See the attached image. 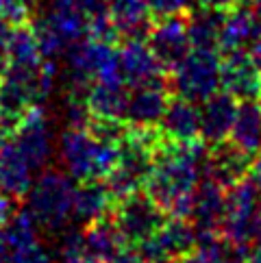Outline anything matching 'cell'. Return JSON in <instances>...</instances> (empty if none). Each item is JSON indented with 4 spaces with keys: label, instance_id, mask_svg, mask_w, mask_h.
<instances>
[{
    "label": "cell",
    "instance_id": "cell-1",
    "mask_svg": "<svg viewBox=\"0 0 261 263\" xmlns=\"http://www.w3.org/2000/svg\"><path fill=\"white\" fill-rule=\"evenodd\" d=\"M207 165L209 150L202 139L183 144L161 139L153 172L144 190L167 215L190 220L194 209V192L207 174Z\"/></svg>",
    "mask_w": 261,
    "mask_h": 263
},
{
    "label": "cell",
    "instance_id": "cell-2",
    "mask_svg": "<svg viewBox=\"0 0 261 263\" xmlns=\"http://www.w3.org/2000/svg\"><path fill=\"white\" fill-rule=\"evenodd\" d=\"M74 196L77 181L65 170L50 167L33 181L26 194V211L40 229L61 233L74 220Z\"/></svg>",
    "mask_w": 261,
    "mask_h": 263
},
{
    "label": "cell",
    "instance_id": "cell-3",
    "mask_svg": "<svg viewBox=\"0 0 261 263\" xmlns=\"http://www.w3.org/2000/svg\"><path fill=\"white\" fill-rule=\"evenodd\" d=\"M59 159L77 183L105 178L120 159V144L105 142L87 128H68L59 139Z\"/></svg>",
    "mask_w": 261,
    "mask_h": 263
},
{
    "label": "cell",
    "instance_id": "cell-4",
    "mask_svg": "<svg viewBox=\"0 0 261 263\" xmlns=\"http://www.w3.org/2000/svg\"><path fill=\"white\" fill-rule=\"evenodd\" d=\"M220 68L222 59L216 50L192 48L188 57L170 72V91H174V96L200 105L218 91Z\"/></svg>",
    "mask_w": 261,
    "mask_h": 263
},
{
    "label": "cell",
    "instance_id": "cell-5",
    "mask_svg": "<svg viewBox=\"0 0 261 263\" xmlns=\"http://www.w3.org/2000/svg\"><path fill=\"white\" fill-rule=\"evenodd\" d=\"M111 218L118 224L128 246H137L139 241L148 239L163 227L167 213L146 192L137 190L114 204Z\"/></svg>",
    "mask_w": 261,
    "mask_h": 263
},
{
    "label": "cell",
    "instance_id": "cell-6",
    "mask_svg": "<svg viewBox=\"0 0 261 263\" xmlns=\"http://www.w3.org/2000/svg\"><path fill=\"white\" fill-rule=\"evenodd\" d=\"M148 48L153 50L163 68L172 72L192 50V42L188 35V20L185 15H167L157 17L153 29L146 37Z\"/></svg>",
    "mask_w": 261,
    "mask_h": 263
},
{
    "label": "cell",
    "instance_id": "cell-7",
    "mask_svg": "<svg viewBox=\"0 0 261 263\" xmlns=\"http://www.w3.org/2000/svg\"><path fill=\"white\" fill-rule=\"evenodd\" d=\"M13 139L17 148L24 153V157L29 159L35 172H40L48 165L52 157V133L48 118H46L42 107L29 109V114L17 122L13 130Z\"/></svg>",
    "mask_w": 261,
    "mask_h": 263
},
{
    "label": "cell",
    "instance_id": "cell-8",
    "mask_svg": "<svg viewBox=\"0 0 261 263\" xmlns=\"http://www.w3.org/2000/svg\"><path fill=\"white\" fill-rule=\"evenodd\" d=\"M220 87H225L235 100L261 98V70L246 50L222 54Z\"/></svg>",
    "mask_w": 261,
    "mask_h": 263
},
{
    "label": "cell",
    "instance_id": "cell-9",
    "mask_svg": "<svg viewBox=\"0 0 261 263\" xmlns=\"http://www.w3.org/2000/svg\"><path fill=\"white\" fill-rule=\"evenodd\" d=\"M170 98V81L133 87V91H128L124 114L126 124L135 128H157Z\"/></svg>",
    "mask_w": 261,
    "mask_h": 263
},
{
    "label": "cell",
    "instance_id": "cell-10",
    "mask_svg": "<svg viewBox=\"0 0 261 263\" xmlns=\"http://www.w3.org/2000/svg\"><path fill=\"white\" fill-rule=\"evenodd\" d=\"M120 63L128 85H151V83L170 81V72L157 61L153 50L142 40H126L120 48Z\"/></svg>",
    "mask_w": 261,
    "mask_h": 263
},
{
    "label": "cell",
    "instance_id": "cell-11",
    "mask_svg": "<svg viewBox=\"0 0 261 263\" xmlns=\"http://www.w3.org/2000/svg\"><path fill=\"white\" fill-rule=\"evenodd\" d=\"M35 170L31 167L29 159L17 148L15 139H7L0 146V194H5L11 200H22L29 194L35 181Z\"/></svg>",
    "mask_w": 261,
    "mask_h": 263
},
{
    "label": "cell",
    "instance_id": "cell-12",
    "mask_svg": "<svg viewBox=\"0 0 261 263\" xmlns=\"http://www.w3.org/2000/svg\"><path fill=\"white\" fill-rule=\"evenodd\" d=\"M198 111H200V139L204 144L213 146L231 137L237 105L229 91H216L213 96L200 102Z\"/></svg>",
    "mask_w": 261,
    "mask_h": 263
},
{
    "label": "cell",
    "instance_id": "cell-13",
    "mask_svg": "<svg viewBox=\"0 0 261 263\" xmlns=\"http://www.w3.org/2000/svg\"><path fill=\"white\" fill-rule=\"evenodd\" d=\"M40 17L52 26L54 33L63 40L65 48L89 37V17L79 0H46V9Z\"/></svg>",
    "mask_w": 261,
    "mask_h": 263
},
{
    "label": "cell",
    "instance_id": "cell-14",
    "mask_svg": "<svg viewBox=\"0 0 261 263\" xmlns=\"http://www.w3.org/2000/svg\"><path fill=\"white\" fill-rule=\"evenodd\" d=\"M225 187L204 176L194 192L192 224L198 233H216L225 222Z\"/></svg>",
    "mask_w": 261,
    "mask_h": 263
},
{
    "label": "cell",
    "instance_id": "cell-15",
    "mask_svg": "<svg viewBox=\"0 0 261 263\" xmlns=\"http://www.w3.org/2000/svg\"><path fill=\"white\" fill-rule=\"evenodd\" d=\"M250 157L246 150H241L233 142H220L213 144L209 150V165H207V176L213 178L222 187H231L250 172Z\"/></svg>",
    "mask_w": 261,
    "mask_h": 263
},
{
    "label": "cell",
    "instance_id": "cell-16",
    "mask_svg": "<svg viewBox=\"0 0 261 263\" xmlns=\"http://www.w3.org/2000/svg\"><path fill=\"white\" fill-rule=\"evenodd\" d=\"M157 128L163 139H170V142L183 144L200 139V111L196 109V102L174 96L167 102L165 114Z\"/></svg>",
    "mask_w": 261,
    "mask_h": 263
},
{
    "label": "cell",
    "instance_id": "cell-17",
    "mask_svg": "<svg viewBox=\"0 0 261 263\" xmlns=\"http://www.w3.org/2000/svg\"><path fill=\"white\" fill-rule=\"evenodd\" d=\"M116 198L107 183L102 178L94 181H83L77 185V196H74V220L72 224L79 227H87V224L105 218L114 211Z\"/></svg>",
    "mask_w": 261,
    "mask_h": 263
},
{
    "label": "cell",
    "instance_id": "cell-18",
    "mask_svg": "<svg viewBox=\"0 0 261 263\" xmlns=\"http://www.w3.org/2000/svg\"><path fill=\"white\" fill-rule=\"evenodd\" d=\"M111 20L118 31V40H142L146 42L155 17L148 11L146 0H109Z\"/></svg>",
    "mask_w": 261,
    "mask_h": 263
},
{
    "label": "cell",
    "instance_id": "cell-19",
    "mask_svg": "<svg viewBox=\"0 0 261 263\" xmlns=\"http://www.w3.org/2000/svg\"><path fill=\"white\" fill-rule=\"evenodd\" d=\"M257 24L253 17V9H250L248 0H241L237 7H233L231 11H227L225 24L220 31V42L218 50L222 54L235 52V50H246V46H250L257 40Z\"/></svg>",
    "mask_w": 261,
    "mask_h": 263
},
{
    "label": "cell",
    "instance_id": "cell-20",
    "mask_svg": "<svg viewBox=\"0 0 261 263\" xmlns=\"http://www.w3.org/2000/svg\"><path fill=\"white\" fill-rule=\"evenodd\" d=\"M83 237H85V257L96 263H107L126 246V239L122 237L111 213L83 227Z\"/></svg>",
    "mask_w": 261,
    "mask_h": 263
},
{
    "label": "cell",
    "instance_id": "cell-21",
    "mask_svg": "<svg viewBox=\"0 0 261 263\" xmlns=\"http://www.w3.org/2000/svg\"><path fill=\"white\" fill-rule=\"evenodd\" d=\"M155 237L163 250L165 261L176 263L194 252L196 241H198V231L188 218H167L163 227L155 233Z\"/></svg>",
    "mask_w": 261,
    "mask_h": 263
},
{
    "label": "cell",
    "instance_id": "cell-22",
    "mask_svg": "<svg viewBox=\"0 0 261 263\" xmlns=\"http://www.w3.org/2000/svg\"><path fill=\"white\" fill-rule=\"evenodd\" d=\"M225 17H227V11L196 5L192 11L185 15L192 48L216 50L218 42H220V31H222V24H225Z\"/></svg>",
    "mask_w": 261,
    "mask_h": 263
},
{
    "label": "cell",
    "instance_id": "cell-23",
    "mask_svg": "<svg viewBox=\"0 0 261 263\" xmlns=\"http://www.w3.org/2000/svg\"><path fill=\"white\" fill-rule=\"evenodd\" d=\"M128 102L126 83H111V81H94L87 93V107L91 116L96 118H120L124 120Z\"/></svg>",
    "mask_w": 261,
    "mask_h": 263
},
{
    "label": "cell",
    "instance_id": "cell-24",
    "mask_svg": "<svg viewBox=\"0 0 261 263\" xmlns=\"http://www.w3.org/2000/svg\"><path fill=\"white\" fill-rule=\"evenodd\" d=\"M231 142L237 144L248 155H257L261 150V102L241 100L237 107L235 122L231 128Z\"/></svg>",
    "mask_w": 261,
    "mask_h": 263
},
{
    "label": "cell",
    "instance_id": "cell-25",
    "mask_svg": "<svg viewBox=\"0 0 261 263\" xmlns=\"http://www.w3.org/2000/svg\"><path fill=\"white\" fill-rule=\"evenodd\" d=\"M44 57L37 46V37L31 22L26 24H17L11 29L9 35V57L7 63H20V65H35L42 63Z\"/></svg>",
    "mask_w": 261,
    "mask_h": 263
},
{
    "label": "cell",
    "instance_id": "cell-26",
    "mask_svg": "<svg viewBox=\"0 0 261 263\" xmlns=\"http://www.w3.org/2000/svg\"><path fill=\"white\" fill-rule=\"evenodd\" d=\"M196 5L198 0H146V7L155 20L167 15H188Z\"/></svg>",
    "mask_w": 261,
    "mask_h": 263
},
{
    "label": "cell",
    "instance_id": "cell-27",
    "mask_svg": "<svg viewBox=\"0 0 261 263\" xmlns=\"http://www.w3.org/2000/svg\"><path fill=\"white\" fill-rule=\"evenodd\" d=\"M13 261H15V263H52L50 255L42 248V243H40V241H37L35 246L26 248L24 252H20V255H15Z\"/></svg>",
    "mask_w": 261,
    "mask_h": 263
},
{
    "label": "cell",
    "instance_id": "cell-28",
    "mask_svg": "<svg viewBox=\"0 0 261 263\" xmlns=\"http://www.w3.org/2000/svg\"><path fill=\"white\" fill-rule=\"evenodd\" d=\"M13 213H15V200L7 198L5 194H0V229L9 222V218H11Z\"/></svg>",
    "mask_w": 261,
    "mask_h": 263
},
{
    "label": "cell",
    "instance_id": "cell-29",
    "mask_svg": "<svg viewBox=\"0 0 261 263\" xmlns=\"http://www.w3.org/2000/svg\"><path fill=\"white\" fill-rule=\"evenodd\" d=\"M107 263H146L144 257L137 250H120L114 259H109Z\"/></svg>",
    "mask_w": 261,
    "mask_h": 263
},
{
    "label": "cell",
    "instance_id": "cell-30",
    "mask_svg": "<svg viewBox=\"0 0 261 263\" xmlns=\"http://www.w3.org/2000/svg\"><path fill=\"white\" fill-rule=\"evenodd\" d=\"M241 0H198V5L202 7H211V9H220V11H231L233 7H237Z\"/></svg>",
    "mask_w": 261,
    "mask_h": 263
},
{
    "label": "cell",
    "instance_id": "cell-31",
    "mask_svg": "<svg viewBox=\"0 0 261 263\" xmlns=\"http://www.w3.org/2000/svg\"><path fill=\"white\" fill-rule=\"evenodd\" d=\"M218 263H246V261H244V255H241V248L231 246V250Z\"/></svg>",
    "mask_w": 261,
    "mask_h": 263
},
{
    "label": "cell",
    "instance_id": "cell-32",
    "mask_svg": "<svg viewBox=\"0 0 261 263\" xmlns=\"http://www.w3.org/2000/svg\"><path fill=\"white\" fill-rule=\"evenodd\" d=\"M250 181H253V185L257 187V194L261 198V159L250 165Z\"/></svg>",
    "mask_w": 261,
    "mask_h": 263
},
{
    "label": "cell",
    "instance_id": "cell-33",
    "mask_svg": "<svg viewBox=\"0 0 261 263\" xmlns=\"http://www.w3.org/2000/svg\"><path fill=\"white\" fill-rule=\"evenodd\" d=\"M248 52H250V57H253V61L257 63V68L261 70V37L250 44V50Z\"/></svg>",
    "mask_w": 261,
    "mask_h": 263
},
{
    "label": "cell",
    "instance_id": "cell-34",
    "mask_svg": "<svg viewBox=\"0 0 261 263\" xmlns=\"http://www.w3.org/2000/svg\"><path fill=\"white\" fill-rule=\"evenodd\" d=\"M250 9H253V17H255V24H257V31L261 35V0H248Z\"/></svg>",
    "mask_w": 261,
    "mask_h": 263
},
{
    "label": "cell",
    "instance_id": "cell-35",
    "mask_svg": "<svg viewBox=\"0 0 261 263\" xmlns=\"http://www.w3.org/2000/svg\"><path fill=\"white\" fill-rule=\"evenodd\" d=\"M257 246L253 248V252H250V257H248V263H261V239L255 241Z\"/></svg>",
    "mask_w": 261,
    "mask_h": 263
},
{
    "label": "cell",
    "instance_id": "cell-36",
    "mask_svg": "<svg viewBox=\"0 0 261 263\" xmlns=\"http://www.w3.org/2000/svg\"><path fill=\"white\" fill-rule=\"evenodd\" d=\"M63 263H96V261H91L89 257H74V259H68V261H63Z\"/></svg>",
    "mask_w": 261,
    "mask_h": 263
},
{
    "label": "cell",
    "instance_id": "cell-37",
    "mask_svg": "<svg viewBox=\"0 0 261 263\" xmlns=\"http://www.w3.org/2000/svg\"><path fill=\"white\" fill-rule=\"evenodd\" d=\"M22 3H24L26 7H29V9H31V11H35V9H37V7H40V5L44 3V0H22Z\"/></svg>",
    "mask_w": 261,
    "mask_h": 263
},
{
    "label": "cell",
    "instance_id": "cell-38",
    "mask_svg": "<svg viewBox=\"0 0 261 263\" xmlns=\"http://www.w3.org/2000/svg\"><path fill=\"white\" fill-rule=\"evenodd\" d=\"M0 263H15L11 257H0Z\"/></svg>",
    "mask_w": 261,
    "mask_h": 263
},
{
    "label": "cell",
    "instance_id": "cell-39",
    "mask_svg": "<svg viewBox=\"0 0 261 263\" xmlns=\"http://www.w3.org/2000/svg\"><path fill=\"white\" fill-rule=\"evenodd\" d=\"M3 74H5V65H0V81H3Z\"/></svg>",
    "mask_w": 261,
    "mask_h": 263
}]
</instances>
